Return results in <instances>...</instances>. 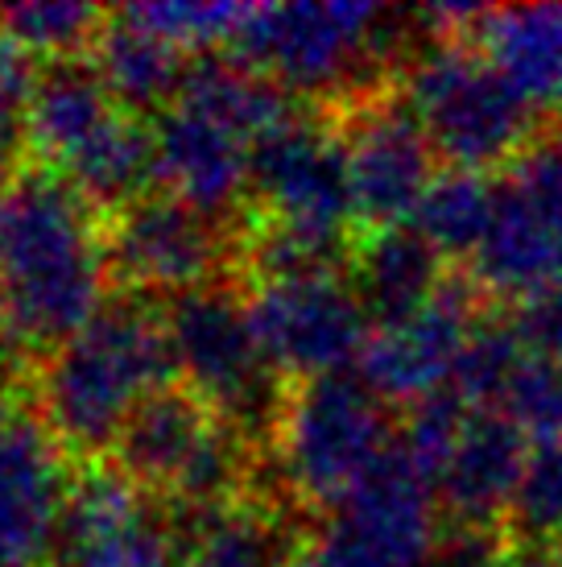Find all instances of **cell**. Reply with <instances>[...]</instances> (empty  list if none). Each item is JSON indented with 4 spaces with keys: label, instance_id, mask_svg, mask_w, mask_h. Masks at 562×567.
<instances>
[{
    "label": "cell",
    "instance_id": "cell-1",
    "mask_svg": "<svg viewBox=\"0 0 562 567\" xmlns=\"http://www.w3.org/2000/svg\"><path fill=\"white\" fill-rule=\"evenodd\" d=\"M108 274V233L95 207L46 166L17 174L0 199L4 344L50 357L104 311Z\"/></svg>",
    "mask_w": 562,
    "mask_h": 567
},
{
    "label": "cell",
    "instance_id": "cell-2",
    "mask_svg": "<svg viewBox=\"0 0 562 567\" xmlns=\"http://www.w3.org/2000/svg\"><path fill=\"white\" fill-rule=\"evenodd\" d=\"M294 112L281 87L244 63H195L178 100L149 125L162 195L219 224L252 195L257 145Z\"/></svg>",
    "mask_w": 562,
    "mask_h": 567
},
{
    "label": "cell",
    "instance_id": "cell-3",
    "mask_svg": "<svg viewBox=\"0 0 562 567\" xmlns=\"http://www.w3.org/2000/svg\"><path fill=\"white\" fill-rule=\"evenodd\" d=\"M178 378L166 336V311L149 302L108 299L104 311L42 357L38 410L54 435L79 452H112L128 419Z\"/></svg>",
    "mask_w": 562,
    "mask_h": 567
},
{
    "label": "cell",
    "instance_id": "cell-4",
    "mask_svg": "<svg viewBox=\"0 0 562 567\" xmlns=\"http://www.w3.org/2000/svg\"><path fill=\"white\" fill-rule=\"evenodd\" d=\"M252 269L335 266L352 252L356 204L347 183L344 142L327 121L294 112L257 145L252 158Z\"/></svg>",
    "mask_w": 562,
    "mask_h": 567
},
{
    "label": "cell",
    "instance_id": "cell-5",
    "mask_svg": "<svg viewBox=\"0 0 562 567\" xmlns=\"http://www.w3.org/2000/svg\"><path fill=\"white\" fill-rule=\"evenodd\" d=\"M21 125L38 166L66 178L92 207L121 212L154 178V133L112 100L92 63L42 66Z\"/></svg>",
    "mask_w": 562,
    "mask_h": 567
},
{
    "label": "cell",
    "instance_id": "cell-6",
    "mask_svg": "<svg viewBox=\"0 0 562 567\" xmlns=\"http://www.w3.org/2000/svg\"><path fill=\"white\" fill-rule=\"evenodd\" d=\"M397 13L368 0L252 4L236 38V63L281 92L340 100V109L381 92L373 80L397 42Z\"/></svg>",
    "mask_w": 562,
    "mask_h": 567
},
{
    "label": "cell",
    "instance_id": "cell-7",
    "mask_svg": "<svg viewBox=\"0 0 562 567\" xmlns=\"http://www.w3.org/2000/svg\"><path fill=\"white\" fill-rule=\"evenodd\" d=\"M402 100L447 171L488 174L492 166H517L542 142L533 133L542 116L471 42H430L409 66Z\"/></svg>",
    "mask_w": 562,
    "mask_h": 567
},
{
    "label": "cell",
    "instance_id": "cell-8",
    "mask_svg": "<svg viewBox=\"0 0 562 567\" xmlns=\"http://www.w3.org/2000/svg\"><path fill=\"white\" fill-rule=\"evenodd\" d=\"M393 443L397 431L389 406L360 381V373L298 381L273 423L281 476L298 502L319 514L340 509L389 456Z\"/></svg>",
    "mask_w": 562,
    "mask_h": 567
},
{
    "label": "cell",
    "instance_id": "cell-9",
    "mask_svg": "<svg viewBox=\"0 0 562 567\" xmlns=\"http://www.w3.org/2000/svg\"><path fill=\"white\" fill-rule=\"evenodd\" d=\"M116 468L149 497H166L195 518L236 502L244 473L240 431L223 423L190 390H162L128 419L112 447Z\"/></svg>",
    "mask_w": 562,
    "mask_h": 567
},
{
    "label": "cell",
    "instance_id": "cell-10",
    "mask_svg": "<svg viewBox=\"0 0 562 567\" xmlns=\"http://www.w3.org/2000/svg\"><path fill=\"white\" fill-rule=\"evenodd\" d=\"M174 369L204 406H211L240 435L252 426L278 423L281 390L278 369L249 323V307L223 286L178 295L166 307Z\"/></svg>",
    "mask_w": 562,
    "mask_h": 567
},
{
    "label": "cell",
    "instance_id": "cell-11",
    "mask_svg": "<svg viewBox=\"0 0 562 567\" xmlns=\"http://www.w3.org/2000/svg\"><path fill=\"white\" fill-rule=\"evenodd\" d=\"M244 307L269 364L294 381L347 373L373 336V319L340 266L261 269Z\"/></svg>",
    "mask_w": 562,
    "mask_h": 567
},
{
    "label": "cell",
    "instance_id": "cell-12",
    "mask_svg": "<svg viewBox=\"0 0 562 567\" xmlns=\"http://www.w3.org/2000/svg\"><path fill=\"white\" fill-rule=\"evenodd\" d=\"M438 497L406 460L402 443L376 464L368 481L327 514L314 538L327 567H435Z\"/></svg>",
    "mask_w": 562,
    "mask_h": 567
},
{
    "label": "cell",
    "instance_id": "cell-13",
    "mask_svg": "<svg viewBox=\"0 0 562 567\" xmlns=\"http://www.w3.org/2000/svg\"><path fill=\"white\" fill-rule=\"evenodd\" d=\"M485 295L464 274H447L438 295L426 307L409 311L402 319L376 323L356 373L385 406H422L430 398L447 394L455 381V369L468 352L480 319Z\"/></svg>",
    "mask_w": 562,
    "mask_h": 567
},
{
    "label": "cell",
    "instance_id": "cell-14",
    "mask_svg": "<svg viewBox=\"0 0 562 567\" xmlns=\"http://www.w3.org/2000/svg\"><path fill=\"white\" fill-rule=\"evenodd\" d=\"M75 476L42 410L0 398V567L54 559Z\"/></svg>",
    "mask_w": 562,
    "mask_h": 567
},
{
    "label": "cell",
    "instance_id": "cell-15",
    "mask_svg": "<svg viewBox=\"0 0 562 567\" xmlns=\"http://www.w3.org/2000/svg\"><path fill=\"white\" fill-rule=\"evenodd\" d=\"M340 142H344L356 220L368 233L414 220L422 195L430 190L438 171L435 150L406 100L381 87L347 104Z\"/></svg>",
    "mask_w": 562,
    "mask_h": 567
},
{
    "label": "cell",
    "instance_id": "cell-16",
    "mask_svg": "<svg viewBox=\"0 0 562 567\" xmlns=\"http://www.w3.org/2000/svg\"><path fill=\"white\" fill-rule=\"evenodd\" d=\"M183 543L162 502L128 481L116 464L75 473L54 567H178Z\"/></svg>",
    "mask_w": 562,
    "mask_h": 567
},
{
    "label": "cell",
    "instance_id": "cell-17",
    "mask_svg": "<svg viewBox=\"0 0 562 567\" xmlns=\"http://www.w3.org/2000/svg\"><path fill=\"white\" fill-rule=\"evenodd\" d=\"M112 274L137 295H190L216 278L223 261L219 224L170 195H140L112 212L108 224Z\"/></svg>",
    "mask_w": 562,
    "mask_h": 567
},
{
    "label": "cell",
    "instance_id": "cell-18",
    "mask_svg": "<svg viewBox=\"0 0 562 567\" xmlns=\"http://www.w3.org/2000/svg\"><path fill=\"white\" fill-rule=\"evenodd\" d=\"M533 443L497 410H471L447 468L438 476V505L464 530H492L509 518L525 481Z\"/></svg>",
    "mask_w": 562,
    "mask_h": 567
},
{
    "label": "cell",
    "instance_id": "cell-19",
    "mask_svg": "<svg viewBox=\"0 0 562 567\" xmlns=\"http://www.w3.org/2000/svg\"><path fill=\"white\" fill-rule=\"evenodd\" d=\"M468 278L485 302L500 299L517 307L562 282V228L513 178H500L497 216L468 261Z\"/></svg>",
    "mask_w": 562,
    "mask_h": 567
},
{
    "label": "cell",
    "instance_id": "cell-20",
    "mask_svg": "<svg viewBox=\"0 0 562 567\" xmlns=\"http://www.w3.org/2000/svg\"><path fill=\"white\" fill-rule=\"evenodd\" d=\"M468 42L538 116L562 112V4L485 9Z\"/></svg>",
    "mask_w": 562,
    "mask_h": 567
},
{
    "label": "cell",
    "instance_id": "cell-21",
    "mask_svg": "<svg viewBox=\"0 0 562 567\" xmlns=\"http://www.w3.org/2000/svg\"><path fill=\"white\" fill-rule=\"evenodd\" d=\"M347 257H352L347 278L356 286L373 328L426 307L438 295V286L447 282V269H443L435 245L422 233H414L409 224L364 233L356 237Z\"/></svg>",
    "mask_w": 562,
    "mask_h": 567
},
{
    "label": "cell",
    "instance_id": "cell-22",
    "mask_svg": "<svg viewBox=\"0 0 562 567\" xmlns=\"http://www.w3.org/2000/svg\"><path fill=\"white\" fill-rule=\"evenodd\" d=\"M92 66L100 71L112 100L133 116H162L178 100L190 75L187 54L170 47L166 38H157L154 30H145L140 21H133L125 9L112 13L108 25L100 30L92 47Z\"/></svg>",
    "mask_w": 562,
    "mask_h": 567
},
{
    "label": "cell",
    "instance_id": "cell-23",
    "mask_svg": "<svg viewBox=\"0 0 562 567\" xmlns=\"http://www.w3.org/2000/svg\"><path fill=\"white\" fill-rule=\"evenodd\" d=\"M294 547L269 509L236 497L195 518L178 567H281Z\"/></svg>",
    "mask_w": 562,
    "mask_h": 567
},
{
    "label": "cell",
    "instance_id": "cell-24",
    "mask_svg": "<svg viewBox=\"0 0 562 567\" xmlns=\"http://www.w3.org/2000/svg\"><path fill=\"white\" fill-rule=\"evenodd\" d=\"M500 183L476 171H443L435 174L430 190L422 195L418 212L409 228L435 245V252L447 257H476L480 240H485L488 224L497 216Z\"/></svg>",
    "mask_w": 562,
    "mask_h": 567
},
{
    "label": "cell",
    "instance_id": "cell-25",
    "mask_svg": "<svg viewBox=\"0 0 562 567\" xmlns=\"http://www.w3.org/2000/svg\"><path fill=\"white\" fill-rule=\"evenodd\" d=\"M0 25L13 33L33 59L63 63L79 50H92L100 30L108 25V13L79 0H17L0 4Z\"/></svg>",
    "mask_w": 562,
    "mask_h": 567
},
{
    "label": "cell",
    "instance_id": "cell-26",
    "mask_svg": "<svg viewBox=\"0 0 562 567\" xmlns=\"http://www.w3.org/2000/svg\"><path fill=\"white\" fill-rule=\"evenodd\" d=\"M492 410L504 414L533 447L559 443L562 440V361L525 348Z\"/></svg>",
    "mask_w": 562,
    "mask_h": 567
},
{
    "label": "cell",
    "instance_id": "cell-27",
    "mask_svg": "<svg viewBox=\"0 0 562 567\" xmlns=\"http://www.w3.org/2000/svg\"><path fill=\"white\" fill-rule=\"evenodd\" d=\"M125 13L187 54V50H216L228 47V42L236 47L252 4H232V0H154V4H128Z\"/></svg>",
    "mask_w": 562,
    "mask_h": 567
},
{
    "label": "cell",
    "instance_id": "cell-28",
    "mask_svg": "<svg viewBox=\"0 0 562 567\" xmlns=\"http://www.w3.org/2000/svg\"><path fill=\"white\" fill-rule=\"evenodd\" d=\"M509 522L521 538L562 547V440L533 447Z\"/></svg>",
    "mask_w": 562,
    "mask_h": 567
},
{
    "label": "cell",
    "instance_id": "cell-29",
    "mask_svg": "<svg viewBox=\"0 0 562 567\" xmlns=\"http://www.w3.org/2000/svg\"><path fill=\"white\" fill-rule=\"evenodd\" d=\"M509 178L562 228V133L559 137H542L525 158L517 162Z\"/></svg>",
    "mask_w": 562,
    "mask_h": 567
},
{
    "label": "cell",
    "instance_id": "cell-30",
    "mask_svg": "<svg viewBox=\"0 0 562 567\" xmlns=\"http://www.w3.org/2000/svg\"><path fill=\"white\" fill-rule=\"evenodd\" d=\"M513 331L530 352L562 361V282H554L547 295H538L525 307H517Z\"/></svg>",
    "mask_w": 562,
    "mask_h": 567
},
{
    "label": "cell",
    "instance_id": "cell-31",
    "mask_svg": "<svg viewBox=\"0 0 562 567\" xmlns=\"http://www.w3.org/2000/svg\"><path fill=\"white\" fill-rule=\"evenodd\" d=\"M38 80H42L38 59L17 42L13 33L0 25V109L25 112Z\"/></svg>",
    "mask_w": 562,
    "mask_h": 567
},
{
    "label": "cell",
    "instance_id": "cell-32",
    "mask_svg": "<svg viewBox=\"0 0 562 567\" xmlns=\"http://www.w3.org/2000/svg\"><path fill=\"white\" fill-rule=\"evenodd\" d=\"M25 150V125H21V112L0 109V199L9 195V187L17 183V162Z\"/></svg>",
    "mask_w": 562,
    "mask_h": 567
},
{
    "label": "cell",
    "instance_id": "cell-33",
    "mask_svg": "<svg viewBox=\"0 0 562 567\" xmlns=\"http://www.w3.org/2000/svg\"><path fill=\"white\" fill-rule=\"evenodd\" d=\"M492 567H562V547L533 543V538H513L504 543Z\"/></svg>",
    "mask_w": 562,
    "mask_h": 567
},
{
    "label": "cell",
    "instance_id": "cell-34",
    "mask_svg": "<svg viewBox=\"0 0 562 567\" xmlns=\"http://www.w3.org/2000/svg\"><path fill=\"white\" fill-rule=\"evenodd\" d=\"M281 567H327L323 551H319V543H298L294 551L285 555V564Z\"/></svg>",
    "mask_w": 562,
    "mask_h": 567
}]
</instances>
